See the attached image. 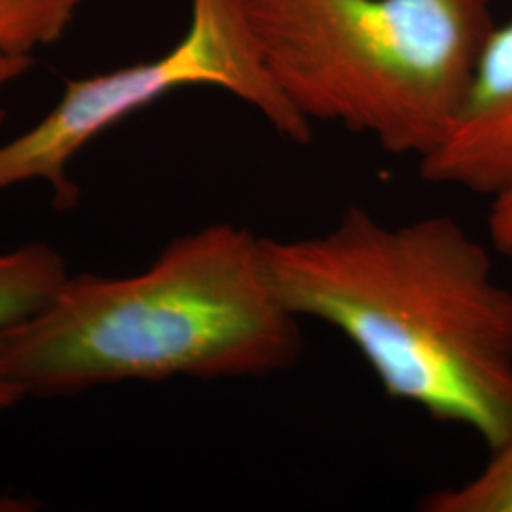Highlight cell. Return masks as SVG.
<instances>
[{"mask_svg":"<svg viewBox=\"0 0 512 512\" xmlns=\"http://www.w3.org/2000/svg\"><path fill=\"white\" fill-rule=\"evenodd\" d=\"M266 260L283 304L338 330L389 399L490 452L512 439V289L461 222L351 205L321 234L266 238Z\"/></svg>","mask_w":512,"mask_h":512,"instance_id":"obj_1","label":"cell"},{"mask_svg":"<svg viewBox=\"0 0 512 512\" xmlns=\"http://www.w3.org/2000/svg\"><path fill=\"white\" fill-rule=\"evenodd\" d=\"M300 319L272 283L266 238L215 222L133 275H69L0 338V376L25 397L173 378H262L294 365Z\"/></svg>","mask_w":512,"mask_h":512,"instance_id":"obj_2","label":"cell"},{"mask_svg":"<svg viewBox=\"0 0 512 512\" xmlns=\"http://www.w3.org/2000/svg\"><path fill=\"white\" fill-rule=\"evenodd\" d=\"M492 0H243L266 69L310 124L418 162L439 147L494 29Z\"/></svg>","mask_w":512,"mask_h":512,"instance_id":"obj_3","label":"cell"},{"mask_svg":"<svg viewBox=\"0 0 512 512\" xmlns=\"http://www.w3.org/2000/svg\"><path fill=\"white\" fill-rule=\"evenodd\" d=\"M213 86L255 109L293 143H308L310 122L275 86L256 44L243 0H190V23L165 54L65 84L59 101L31 129L0 145V192L42 181L59 211L78 202L69 177L74 156L97 135L164 95Z\"/></svg>","mask_w":512,"mask_h":512,"instance_id":"obj_4","label":"cell"},{"mask_svg":"<svg viewBox=\"0 0 512 512\" xmlns=\"http://www.w3.org/2000/svg\"><path fill=\"white\" fill-rule=\"evenodd\" d=\"M427 183L494 198L512 186V19L490 31L452 128L418 162Z\"/></svg>","mask_w":512,"mask_h":512,"instance_id":"obj_5","label":"cell"},{"mask_svg":"<svg viewBox=\"0 0 512 512\" xmlns=\"http://www.w3.org/2000/svg\"><path fill=\"white\" fill-rule=\"evenodd\" d=\"M67 277L63 256L48 243L0 251V338L42 310ZM23 399L21 389L0 376V414Z\"/></svg>","mask_w":512,"mask_h":512,"instance_id":"obj_6","label":"cell"},{"mask_svg":"<svg viewBox=\"0 0 512 512\" xmlns=\"http://www.w3.org/2000/svg\"><path fill=\"white\" fill-rule=\"evenodd\" d=\"M82 0H0V54L33 59L59 42Z\"/></svg>","mask_w":512,"mask_h":512,"instance_id":"obj_7","label":"cell"},{"mask_svg":"<svg viewBox=\"0 0 512 512\" xmlns=\"http://www.w3.org/2000/svg\"><path fill=\"white\" fill-rule=\"evenodd\" d=\"M421 509L425 512H512V439L492 450L486 465L469 480L425 495Z\"/></svg>","mask_w":512,"mask_h":512,"instance_id":"obj_8","label":"cell"},{"mask_svg":"<svg viewBox=\"0 0 512 512\" xmlns=\"http://www.w3.org/2000/svg\"><path fill=\"white\" fill-rule=\"evenodd\" d=\"M488 234L495 253L512 258V186L492 198Z\"/></svg>","mask_w":512,"mask_h":512,"instance_id":"obj_9","label":"cell"},{"mask_svg":"<svg viewBox=\"0 0 512 512\" xmlns=\"http://www.w3.org/2000/svg\"><path fill=\"white\" fill-rule=\"evenodd\" d=\"M33 59H25V57H8V55L0 54V90L4 86H8L10 82H14L21 74L27 73L31 67ZM4 122V112L0 110V126Z\"/></svg>","mask_w":512,"mask_h":512,"instance_id":"obj_10","label":"cell"},{"mask_svg":"<svg viewBox=\"0 0 512 512\" xmlns=\"http://www.w3.org/2000/svg\"><path fill=\"white\" fill-rule=\"evenodd\" d=\"M37 509V503L27 497L0 495V512H29Z\"/></svg>","mask_w":512,"mask_h":512,"instance_id":"obj_11","label":"cell"}]
</instances>
